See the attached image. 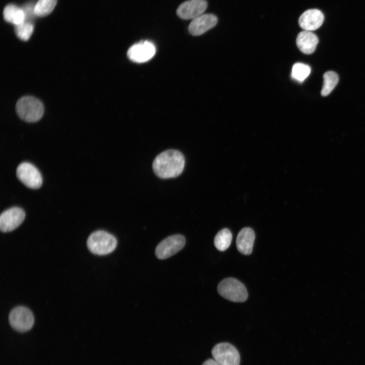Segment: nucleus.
Here are the masks:
<instances>
[{
  "label": "nucleus",
  "instance_id": "39448f33",
  "mask_svg": "<svg viewBox=\"0 0 365 365\" xmlns=\"http://www.w3.org/2000/svg\"><path fill=\"white\" fill-rule=\"evenodd\" d=\"M214 360L219 365H239L240 354L233 345L223 342L215 345L211 351Z\"/></svg>",
  "mask_w": 365,
  "mask_h": 365
},
{
  "label": "nucleus",
  "instance_id": "1a4fd4ad",
  "mask_svg": "<svg viewBox=\"0 0 365 365\" xmlns=\"http://www.w3.org/2000/svg\"><path fill=\"white\" fill-rule=\"evenodd\" d=\"M25 216L21 208L14 207L3 211L0 216V229L3 232L12 231L23 222Z\"/></svg>",
  "mask_w": 365,
  "mask_h": 365
},
{
  "label": "nucleus",
  "instance_id": "f257e3e1",
  "mask_svg": "<svg viewBox=\"0 0 365 365\" xmlns=\"http://www.w3.org/2000/svg\"><path fill=\"white\" fill-rule=\"evenodd\" d=\"M185 164L184 155L174 150L165 151L154 159L152 167L155 174L161 178L175 177L182 172Z\"/></svg>",
  "mask_w": 365,
  "mask_h": 365
},
{
  "label": "nucleus",
  "instance_id": "f3484780",
  "mask_svg": "<svg viewBox=\"0 0 365 365\" xmlns=\"http://www.w3.org/2000/svg\"><path fill=\"white\" fill-rule=\"evenodd\" d=\"M232 235L231 231L227 228L220 230L215 236L214 244L220 251L226 250L230 245Z\"/></svg>",
  "mask_w": 365,
  "mask_h": 365
},
{
  "label": "nucleus",
  "instance_id": "6e6552de",
  "mask_svg": "<svg viewBox=\"0 0 365 365\" xmlns=\"http://www.w3.org/2000/svg\"><path fill=\"white\" fill-rule=\"evenodd\" d=\"M186 240L181 235H174L167 237L157 245L155 254L159 259H165L174 255L185 246Z\"/></svg>",
  "mask_w": 365,
  "mask_h": 365
},
{
  "label": "nucleus",
  "instance_id": "412c9836",
  "mask_svg": "<svg viewBox=\"0 0 365 365\" xmlns=\"http://www.w3.org/2000/svg\"><path fill=\"white\" fill-rule=\"evenodd\" d=\"M34 27L31 22L25 21L24 22L15 25V32L17 36L22 41H27L31 36Z\"/></svg>",
  "mask_w": 365,
  "mask_h": 365
},
{
  "label": "nucleus",
  "instance_id": "dca6fc26",
  "mask_svg": "<svg viewBox=\"0 0 365 365\" xmlns=\"http://www.w3.org/2000/svg\"><path fill=\"white\" fill-rule=\"evenodd\" d=\"M4 19L15 25L20 24L26 20V16L23 8L14 4L7 5L4 10Z\"/></svg>",
  "mask_w": 365,
  "mask_h": 365
},
{
  "label": "nucleus",
  "instance_id": "a211bd4d",
  "mask_svg": "<svg viewBox=\"0 0 365 365\" xmlns=\"http://www.w3.org/2000/svg\"><path fill=\"white\" fill-rule=\"evenodd\" d=\"M323 78V84L321 94L323 96H326L331 93L338 84L339 77L336 72L328 71L324 74Z\"/></svg>",
  "mask_w": 365,
  "mask_h": 365
},
{
  "label": "nucleus",
  "instance_id": "f8f14e48",
  "mask_svg": "<svg viewBox=\"0 0 365 365\" xmlns=\"http://www.w3.org/2000/svg\"><path fill=\"white\" fill-rule=\"evenodd\" d=\"M217 17L211 14H202L191 22L189 27V32L193 35H199L215 26Z\"/></svg>",
  "mask_w": 365,
  "mask_h": 365
},
{
  "label": "nucleus",
  "instance_id": "9b49d317",
  "mask_svg": "<svg viewBox=\"0 0 365 365\" xmlns=\"http://www.w3.org/2000/svg\"><path fill=\"white\" fill-rule=\"evenodd\" d=\"M207 7L205 0H189L179 6L176 14L181 19H193L202 15Z\"/></svg>",
  "mask_w": 365,
  "mask_h": 365
},
{
  "label": "nucleus",
  "instance_id": "6ab92c4d",
  "mask_svg": "<svg viewBox=\"0 0 365 365\" xmlns=\"http://www.w3.org/2000/svg\"><path fill=\"white\" fill-rule=\"evenodd\" d=\"M57 4V0H38L34 6L35 16L44 17L50 14Z\"/></svg>",
  "mask_w": 365,
  "mask_h": 365
},
{
  "label": "nucleus",
  "instance_id": "4be33fe9",
  "mask_svg": "<svg viewBox=\"0 0 365 365\" xmlns=\"http://www.w3.org/2000/svg\"><path fill=\"white\" fill-rule=\"evenodd\" d=\"M202 365H219L214 359H208L205 361Z\"/></svg>",
  "mask_w": 365,
  "mask_h": 365
},
{
  "label": "nucleus",
  "instance_id": "f03ea898",
  "mask_svg": "<svg viewBox=\"0 0 365 365\" xmlns=\"http://www.w3.org/2000/svg\"><path fill=\"white\" fill-rule=\"evenodd\" d=\"M117 245L115 237L104 231H96L91 234L87 240L88 249L97 255H106L113 252Z\"/></svg>",
  "mask_w": 365,
  "mask_h": 365
},
{
  "label": "nucleus",
  "instance_id": "9d476101",
  "mask_svg": "<svg viewBox=\"0 0 365 365\" xmlns=\"http://www.w3.org/2000/svg\"><path fill=\"white\" fill-rule=\"evenodd\" d=\"M156 53L154 44L149 41H141L131 46L127 56L130 60L136 63L147 62L153 57Z\"/></svg>",
  "mask_w": 365,
  "mask_h": 365
},
{
  "label": "nucleus",
  "instance_id": "aec40b11",
  "mask_svg": "<svg viewBox=\"0 0 365 365\" xmlns=\"http://www.w3.org/2000/svg\"><path fill=\"white\" fill-rule=\"evenodd\" d=\"M310 67L304 63L298 62L294 64L291 70V77L295 80L302 82L309 75Z\"/></svg>",
  "mask_w": 365,
  "mask_h": 365
},
{
  "label": "nucleus",
  "instance_id": "20e7f679",
  "mask_svg": "<svg viewBox=\"0 0 365 365\" xmlns=\"http://www.w3.org/2000/svg\"><path fill=\"white\" fill-rule=\"evenodd\" d=\"M218 294L223 298L234 302H243L247 298L245 286L234 278H227L220 282L217 286Z\"/></svg>",
  "mask_w": 365,
  "mask_h": 365
},
{
  "label": "nucleus",
  "instance_id": "ddd939ff",
  "mask_svg": "<svg viewBox=\"0 0 365 365\" xmlns=\"http://www.w3.org/2000/svg\"><path fill=\"white\" fill-rule=\"evenodd\" d=\"M324 15L319 10L313 9L305 11L299 19V24L304 30H315L323 23Z\"/></svg>",
  "mask_w": 365,
  "mask_h": 365
},
{
  "label": "nucleus",
  "instance_id": "2eb2a0df",
  "mask_svg": "<svg viewBox=\"0 0 365 365\" xmlns=\"http://www.w3.org/2000/svg\"><path fill=\"white\" fill-rule=\"evenodd\" d=\"M318 43V39L316 35L307 30L300 32L296 39L297 47L302 52L306 54L313 53Z\"/></svg>",
  "mask_w": 365,
  "mask_h": 365
},
{
  "label": "nucleus",
  "instance_id": "0eeeda50",
  "mask_svg": "<svg viewBox=\"0 0 365 365\" xmlns=\"http://www.w3.org/2000/svg\"><path fill=\"white\" fill-rule=\"evenodd\" d=\"M16 175L26 187L32 189L40 188L43 182L42 177L39 170L32 164L22 162L16 169Z\"/></svg>",
  "mask_w": 365,
  "mask_h": 365
},
{
  "label": "nucleus",
  "instance_id": "4468645a",
  "mask_svg": "<svg viewBox=\"0 0 365 365\" xmlns=\"http://www.w3.org/2000/svg\"><path fill=\"white\" fill-rule=\"evenodd\" d=\"M255 234L253 230L248 227L241 229L237 235L236 246L238 250L242 254L249 255L252 252Z\"/></svg>",
  "mask_w": 365,
  "mask_h": 365
},
{
  "label": "nucleus",
  "instance_id": "423d86ee",
  "mask_svg": "<svg viewBox=\"0 0 365 365\" xmlns=\"http://www.w3.org/2000/svg\"><path fill=\"white\" fill-rule=\"evenodd\" d=\"M9 321L14 330L19 332H25L32 327L34 317L28 308L24 306H18L11 311Z\"/></svg>",
  "mask_w": 365,
  "mask_h": 365
},
{
  "label": "nucleus",
  "instance_id": "7ed1b4c3",
  "mask_svg": "<svg viewBox=\"0 0 365 365\" xmlns=\"http://www.w3.org/2000/svg\"><path fill=\"white\" fill-rule=\"evenodd\" d=\"M16 110L21 119L28 122L39 121L44 114L42 103L32 96H24L19 99L16 103Z\"/></svg>",
  "mask_w": 365,
  "mask_h": 365
}]
</instances>
